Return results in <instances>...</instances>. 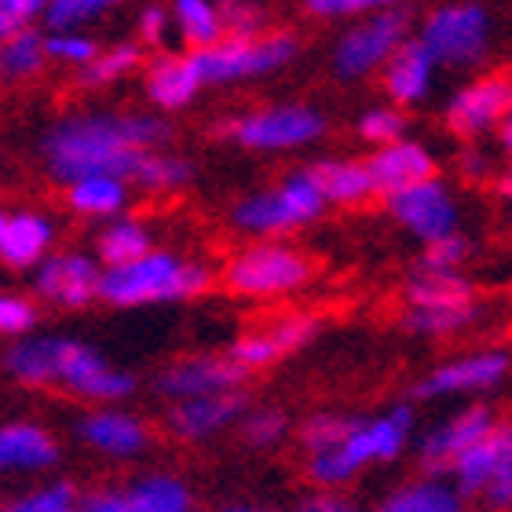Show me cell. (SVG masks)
I'll list each match as a JSON object with an SVG mask.
<instances>
[{
    "instance_id": "6da1fadb",
    "label": "cell",
    "mask_w": 512,
    "mask_h": 512,
    "mask_svg": "<svg viewBox=\"0 0 512 512\" xmlns=\"http://www.w3.org/2000/svg\"><path fill=\"white\" fill-rule=\"evenodd\" d=\"M161 143H169V125L158 118L85 114V118L59 121L44 139V154L63 183L103 172V176L139 183L143 191H172L191 180V165L172 154H161Z\"/></svg>"
},
{
    "instance_id": "7a4b0ae2",
    "label": "cell",
    "mask_w": 512,
    "mask_h": 512,
    "mask_svg": "<svg viewBox=\"0 0 512 512\" xmlns=\"http://www.w3.org/2000/svg\"><path fill=\"white\" fill-rule=\"evenodd\" d=\"M8 374L22 384H59L70 395L81 399H125L136 381L121 370L99 359L92 348L74 341H55V337H41V341H22L8 352Z\"/></svg>"
},
{
    "instance_id": "3957f363",
    "label": "cell",
    "mask_w": 512,
    "mask_h": 512,
    "mask_svg": "<svg viewBox=\"0 0 512 512\" xmlns=\"http://www.w3.org/2000/svg\"><path fill=\"white\" fill-rule=\"evenodd\" d=\"M205 286H209V271L172 253H143L128 264L107 267L99 275V297L118 304V308L187 300L198 297Z\"/></svg>"
},
{
    "instance_id": "277c9868",
    "label": "cell",
    "mask_w": 512,
    "mask_h": 512,
    "mask_svg": "<svg viewBox=\"0 0 512 512\" xmlns=\"http://www.w3.org/2000/svg\"><path fill=\"white\" fill-rule=\"evenodd\" d=\"M410 428H414V414L399 406L392 414L374 417V421H359L352 428V436L337 443L330 450H315L308 461V476L319 487L333 491L344 487L348 480H355L366 465L374 461H395L410 443Z\"/></svg>"
},
{
    "instance_id": "5b68a950",
    "label": "cell",
    "mask_w": 512,
    "mask_h": 512,
    "mask_svg": "<svg viewBox=\"0 0 512 512\" xmlns=\"http://www.w3.org/2000/svg\"><path fill=\"white\" fill-rule=\"evenodd\" d=\"M191 55L205 85H227V81L267 77L289 66L297 59V37H289V33H271V37L227 33L209 48H194Z\"/></svg>"
},
{
    "instance_id": "8992f818",
    "label": "cell",
    "mask_w": 512,
    "mask_h": 512,
    "mask_svg": "<svg viewBox=\"0 0 512 512\" xmlns=\"http://www.w3.org/2000/svg\"><path fill=\"white\" fill-rule=\"evenodd\" d=\"M417 41L436 66H476L491 44V19L476 0H450L428 11Z\"/></svg>"
},
{
    "instance_id": "52a82bcc",
    "label": "cell",
    "mask_w": 512,
    "mask_h": 512,
    "mask_svg": "<svg viewBox=\"0 0 512 512\" xmlns=\"http://www.w3.org/2000/svg\"><path fill=\"white\" fill-rule=\"evenodd\" d=\"M326 209V198L315 187L311 172H293L275 191L253 194L235 205V224L249 235H286L297 227L319 220Z\"/></svg>"
},
{
    "instance_id": "ba28073f",
    "label": "cell",
    "mask_w": 512,
    "mask_h": 512,
    "mask_svg": "<svg viewBox=\"0 0 512 512\" xmlns=\"http://www.w3.org/2000/svg\"><path fill=\"white\" fill-rule=\"evenodd\" d=\"M410 37V15L392 8H377L370 11L363 22H355L352 30L344 33L337 48H333V70L344 77V81H355V77H366L381 70L388 63V55L399 48V44Z\"/></svg>"
},
{
    "instance_id": "9c48e42d",
    "label": "cell",
    "mask_w": 512,
    "mask_h": 512,
    "mask_svg": "<svg viewBox=\"0 0 512 512\" xmlns=\"http://www.w3.org/2000/svg\"><path fill=\"white\" fill-rule=\"evenodd\" d=\"M322 132H326V121L311 107H267L224 125V136L249 150H297L315 143Z\"/></svg>"
},
{
    "instance_id": "30bf717a",
    "label": "cell",
    "mask_w": 512,
    "mask_h": 512,
    "mask_svg": "<svg viewBox=\"0 0 512 512\" xmlns=\"http://www.w3.org/2000/svg\"><path fill=\"white\" fill-rule=\"evenodd\" d=\"M311 278L308 256L286 246H253L227 264V286L242 297H278L293 293Z\"/></svg>"
},
{
    "instance_id": "8fae6325",
    "label": "cell",
    "mask_w": 512,
    "mask_h": 512,
    "mask_svg": "<svg viewBox=\"0 0 512 512\" xmlns=\"http://www.w3.org/2000/svg\"><path fill=\"white\" fill-rule=\"evenodd\" d=\"M384 198H388V209H392L395 220L421 242H432V238L458 231V202L447 191V183H439L436 176H425V180L399 187V191L384 194Z\"/></svg>"
},
{
    "instance_id": "7c38bea8",
    "label": "cell",
    "mask_w": 512,
    "mask_h": 512,
    "mask_svg": "<svg viewBox=\"0 0 512 512\" xmlns=\"http://www.w3.org/2000/svg\"><path fill=\"white\" fill-rule=\"evenodd\" d=\"M512 107V85L505 77H480L447 103V128L461 139H480L502 125Z\"/></svg>"
},
{
    "instance_id": "4fadbf2b",
    "label": "cell",
    "mask_w": 512,
    "mask_h": 512,
    "mask_svg": "<svg viewBox=\"0 0 512 512\" xmlns=\"http://www.w3.org/2000/svg\"><path fill=\"white\" fill-rule=\"evenodd\" d=\"M509 355L505 352H476L465 355L458 363H447L432 370L425 381L417 384L421 399H439V395H472V392H491L509 377Z\"/></svg>"
},
{
    "instance_id": "5bb4252c",
    "label": "cell",
    "mask_w": 512,
    "mask_h": 512,
    "mask_svg": "<svg viewBox=\"0 0 512 512\" xmlns=\"http://www.w3.org/2000/svg\"><path fill=\"white\" fill-rule=\"evenodd\" d=\"M246 366H238L231 355H198V359H183L169 366L158 377V392L169 399H194V395H213L238 388L246 381Z\"/></svg>"
},
{
    "instance_id": "9a60e30c",
    "label": "cell",
    "mask_w": 512,
    "mask_h": 512,
    "mask_svg": "<svg viewBox=\"0 0 512 512\" xmlns=\"http://www.w3.org/2000/svg\"><path fill=\"white\" fill-rule=\"evenodd\" d=\"M88 512H187L191 509V491L172 476H147L132 483L128 491H96L88 494Z\"/></svg>"
},
{
    "instance_id": "2e32d148",
    "label": "cell",
    "mask_w": 512,
    "mask_h": 512,
    "mask_svg": "<svg viewBox=\"0 0 512 512\" xmlns=\"http://www.w3.org/2000/svg\"><path fill=\"white\" fill-rule=\"evenodd\" d=\"M37 293L59 308H85L99 297V267L81 253L52 256L37 267Z\"/></svg>"
},
{
    "instance_id": "e0dca14e",
    "label": "cell",
    "mask_w": 512,
    "mask_h": 512,
    "mask_svg": "<svg viewBox=\"0 0 512 512\" xmlns=\"http://www.w3.org/2000/svg\"><path fill=\"white\" fill-rule=\"evenodd\" d=\"M491 425H494V414L487 406H469V410L454 414L450 421H443L439 428H432V432L421 439V465H425L428 476L450 472L454 458H458L469 443H476Z\"/></svg>"
},
{
    "instance_id": "ac0fdd59",
    "label": "cell",
    "mask_w": 512,
    "mask_h": 512,
    "mask_svg": "<svg viewBox=\"0 0 512 512\" xmlns=\"http://www.w3.org/2000/svg\"><path fill=\"white\" fill-rule=\"evenodd\" d=\"M246 410V395L227 388V392L213 395H194V399H176L169 425L180 439H209L216 432H224L227 425H235Z\"/></svg>"
},
{
    "instance_id": "d6986e66",
    "label": "cell",
    "mask_w": 512,
    "mask_h": 512,
    "mask_svg": "<svg viewBox=\"0 0 512 512\" xmlns=\"http://www.w3.org/2000/svg\"><path fill=\"white\" fill-rule=\"evenodd\" d=\"M370 169V180H374L377 194H392L399 187H410V183L425 180V176H436V158L428 154L425 143H414V139H392L370 154L366 161Z\"/></svg>"
},
{
    "instance_id": "ffe728a7",
    "label": "cell",
    "mask_w": 512,
    "mask_h": 512,
    "mask_svg": "<svg viewBox=\"0 0 512 512\" xmlns=\"http://www.w3.org/2000/svg\"><path fill=\"white\" fill-rule=\"evenodd\" d=\"M509 443H512V428L494 421L476 443H469V447L454 458L450 476H454V487H458L461 498H480L483 487L491 483L494 469H498V461L505 458Z\"/></svg>"
},
{
    "instance_id": "44dd1931",
    "label": "cell",
    "mask_w": 512,
    "mask_h": 512,
    "mask_svg": "<svg viewBox=\"0 0 512 512\" xmlns=\"http://www.w3.org/2000/svg\"><path fill=\"white\" fill-rule=\"evenodd\" d=\"M432 74H436V63H432V55L425 52V44L417 41V37H406V41L388 55V63H384V88H388L392 103L414 107V103H421V99L428 96Z\"/></svg>"
},
{
    "instance_id": "7402d4cb",
    "label": "cell",
    "mask_w": 512,
    "mask_h": 512,
    "mask_svg": "<svg viewBox=\"0 0 512 512\" xmlns=\"http://www.w3.org/2000/svg\"><path fill=\"white\" fill-rule=\"evenodd\" d=\"M202 85L205 81L198 74L194 55H161L147 74V92L154 99V107L161 110H183L198 96Z\"/></svg>"
},
{
    "instance_id": "603a6c76",
    "label": "cell",
    "mask_w": 512,
    "mask_h": 512,
    "mask_svg": "<svg viewBox=\"0 0 512 512\" xmlns=\"http://www.w3.org/2000/svg\"><path fill=\"white\" fill-rule=\"evenodd\" d=\"M81 439L88 447H96L99 454H114V458H132L147 447V428L132 414H118V410H99V414L81 421Z\"/></svg>"
},
{
    "instance_id": "cb8c5ba5",
    "label": "cell",
    "mask_w": 512,
    "mask_h": 512,
    "mask_svg": "<svg viewBox=\"0 0 512 512\" xmlns=\"http://www.w3.org/2000/svg\"><path fill=\"white\" fill-rule=\"evenodd\" d=\"M55 439L44 428L4 425L0 428V472H37L55 461Z\"/></svg>"
},
{
    "instance_id": "d4e9b609",
    "label": "cell",
    "mask_w": 512,
    "mask_h": 512,
    "mask_svg": "<svg viewBox=\"0 0 512 512\" xmlns=\"http://www.w3.org/2000/svg\"><path fill=\"white\" fill-rule=\"evenodd\" d=\"M48 242H52V227L44 216H8L0 227V260L8 267H33L44 256Z\"/></svg>"
},
{
    "instance_id": "484cf974",
    "label": "cell",
    "mask_w": 512,
    "mask_h": 512,
    "mask_svg": "<svg viewBox=\"0 0 512 512\" xmlns=\"http://www.w3.org/2000/svg\"><path fill=\"white\" fill-rule=\"evenodd\" d=\"M308 172L315 187L322 191V198L333 205H359L370 194H377L370 169H366L363 161H319Z\"/></svg>"
},
{
    "instance_id": "4316f807",
    "label": "cell",
    "mask_w": 512,
    "mask_h": 512,
    "mask_svg": "<svg viewBox=\"0 0 512 512\" xmlns=\"http://www.w3.org/2000/svg\"><path fill=\"white\" fill-rule=\"evenodd\" d=\"M66 202L85 216H110V213H121V209H125L128 191H125V180H118V176L92 172V176H77V180H70Z\"/></svg>"
},
{
    "instance_id": "83f0119b",
    "label": "cell",
    "mask_w": 512,
    "mask_h": 512,
    "mask_svg": "<svg viewBox=\"0 0 512 512\" xmlns=\"http://www.w3.org/2000/svg\"><path fill=\"white\" fill-rule=\"evenodd\" d=\"M44 63H48L44 37L33 33L30 26L0 37V81H26V77L41 74Z\"/></svg>"
},
{
    "instance_id": "f1b7e54d",
    "label": "cell",
    "mask_w": 512,
    "mask_h": 512,
    "mask_svg": "<svg viewBox=\"0 0 512 512\" xmlns=\"http://www.w3.org/2000/svg\"><path fill=\"white\" fill-rule=\"evenodd\" d=\"M465 498L458 494L454 483L443 480H421L410 483V487H399V491L388 494L384 512H461L465 509Z\"/></svg>"
},
{
    "instance_id": "f546056e",
    "label": "cell",
    "mask_w": 512,
    "mask_h": 512,
    "mask_svg": "<svg viewBox=\"0 0 512 512\" xmlns=\"http://www.w3.org/2000/svg\"><path fill=\"white\" fill-rule=\"evenodd\" d=\"M172 22L191 48H209L224 37V19L213 0H172Z\"/></svg>"
},
{
    "instance_id": "4dcf8cb0",
    "label": "cell",
    "mask_w": 512,
    "mask_h": 512,
    "mask_svg": "<svg viewBox=\"0 0 512 512\" xmlns=\"http://www.w3.org/2000/svg\"><path fill=\"white\" fill-rule=\"evenodd\" d=\"M406 300L410 304H472V286L458 271H417L406 282Z\"/></svg>"
},
{
    "instance_id": "1f68e13d",
    "label": "cell",
    "mask_w": 512,
    "mask_h": 512,
    "mask_svg": "<svg viewBox=\"0 0 512 512\" xmlns=\"http://www.w3.org/2000/svg\"><path fill=\"white\" fill-rule=\"evenodd\" d=\"M476 319V304H410L403 326L421 337H447Z\"/></svg>"
},
{
    "instance_id": "d6a6232c",
    "label": "cell",
    "mask_w": 512,
    "mask_h": 512,
    "mask_svg": "<svg viewBox=\"0 0 512 512\" xmlns=\"http://www.w3.org/2000/svg\"><path fill=\"white\" fill-rule=\"evenodd\" d=\"M143 253H150V235L147 227L132 224V220H121V224H114L110 231L99 235V256H103L107 267L128 264V260H136Z\"/></svg>"
},
{
    "instance_id": "836d02e7",
    "label": "cell",
    "mask_w": 512,
    "mask_h": 512,
    "mask_svg": "<svg viewBox=\"0 0 512 512\" xmlns=\"http://www.w3.org/2000/svg\"><path fill=\"white\" fill-rule=\"evenodd\" d=\"M136 66H139L136 44H118V48L96 52V59H88V63L81 66V81H85L88 88H99V85H110V81L132 74Z\"/></svg>"
},
{
    "instance_id": "e575fe53",
    "label": "cell",
    "mask_w": 512,
    "mask_h": 512,
    "mask_svg": "<svg viewBox=\"0 0 512 512\" xmlns=\"http://www.w3.org/2000/svg\"><path fill=\"white\" fill-rule=\"evenodd\" d=\"M359 421H363V417L319 414L300 428V443L308 447V454H315V450H330V447H337V443H344V439L352 436V428L359 425Z\"/></svg>"
},
{
    "instance_id": "d590c367",
    "label": "cell",
    "mask_w": 512,
    "mask_h": 512,
    "mask_svg": "<svg viewBox=\"0 0 512 512\" xmlns=\"http://www.w3.org/2000/svg\"><path fill=\"white\" fill-rule=\"evenodd\" d=\"M359 136L370 143V147H384L392 139L406 136V114L399 107H370L359 118Z\"/></svg>"
},
{
    "instance_id": "8d00e7d4",
    "label": "cell",
    "mask_w": 512,
    "mask_h": 512,
    "mask_svg": "<svg viewBox=\"0 0 512 512\" xmlns=\"http://www.w3.org/2000/svg\"><path fill=\"white\" fill-rule=\"evenodd\" d=\"M465 256H469V238L458 235V231H450V235L425 242L421 267H425V271H458V267L465 264Z\"/></svg>"
},
{
    "instance_id": "74e56055",
    "label": "cell",
    "mask_w": 512,
    "mask_h": 512,
    "mask_svg": "<svg viewBox=\"0 0 512 512\" xmlns=\"http://www.w3.org/2000/svg\"><path fill=\"white\" fill-rule=\"evenodd\" d=\"M44 48H48V59H59V63H70V66H85L99 52L92 37L74 30H52V37H44Z\"/></svg>"
},
{
    "instance_id": "f35d334b",
    "label": "cell",
    "mask_w": 512,
    "mask_h": 512,
    "mask_svg": "<svg viewBox=\"0 0 512 512\" xmlns=\"http://www.w3.org/2000/svg\"><path fill=\"white\" fill-rule=\"evenodd\" d=\"M286 414L282 410H256V414H249L246 421H242V436H246L249 447H275L278 439L286 436Z\"/></svg>"
},
{
    "instance_id": "ab89813d",
    "label": "cell",
    "mask_w": 512,
    "mask_h": 512,
    "mask_svg": "<svg viewBox=\"0 0 512 512\" xmlns=\"http://www.w3.org/2000/svg\"><path fill=\"white\" fill-rule=\"evenodd\" d=\"M231 359L246 370H260V366H271L275 359H282V348H278L275 333H253V337H242V341L231 348Z\"/></svg>"
},
{
    "instance_id": "60d3db41",
    "label": "cell",
    "mask_w": 512,
    "mask_h": 512,
    "mask_svg": "<svg viewBox=\"0 0 512 512\" xmlns=\"http://www.w3.org/2000/svg\"><path fill=\"white\" fill-rule=\"evenodd\" d=\"M392 4H406V0H304V8L319 19H348V15H366Z\"/></svg>"
},
{
    "instance_id": "b9f144b4",
    "label": "cell",
    "mask_w": 512,
    "mask_h": 512,
    "mask_svg": "<svg viewBox=\"0 0 512 512\" xmlns=\"http://www.w3.org/2000/svg\"><path fill=\"white\" fill-rule=\"evenodd\" d=\"M77 505V491L66 487V483H55V487H44V491L26 494L15 509L19 512H70Z\"/></svg>"
},
{
    "instance_id": "7bdbcfd3",
    "label": "cell",
    "mask_w": 512,
    "mask_h": 512,
    "mask_svg": "<svg viewBox=\"0 0 512 512\" xmlns=\"http://www.w3.org/2000/svg\"><path fill=\"white\" fill-rule=\"evenodd\" d=\"M37 322V311H33L30 300L22 297H4L0 293V337H19Z\"/></svg>"
},
{
    "instance_id": "ee69618b",
    "label": "cell",
    "mask_w": 512,
    "mask_h": 512,
    "mask_svg": "<svg viewBox=\"0 0 512 512\" xmlns=\"http://www.w3.org/2000/svg\"><path fill=\"white\" fill-rule=\"evenodd\" d=\"M315 330H319V322L308 319V315H293V319H282L271 326V333H275L278 348H282V355L297 352V348H304V344L315 337Z\"/></svg>"
},
{
    "instance_id": "f6af8a7d",
    "label": "cell",
    "mask_w": 512,
    "mask_h": 512,
    "mask_svg": "<svg viewBox=\"0 0 512 512\" xmlns=\"http://www.w3.org/2000/svg\"><path fill=\"white\" fill-rule=\"evenodd\" d=\"M48 0H0V37L15 30H26L37 15L44 11Z\"/></svg>"
},
{
    "instance_id": "bcb514c9",
    "label": "cell",
    "mask_w": 512,
    "mask_h": 512,
    "mask_svg": "<svg viewBox=\"0 0 512 512\" xmlns=\"http://www.w3.org/2000/svg\"><path fill=\"white\" fill-rule=\"evenodd\" d=\"M220 19H224V33H242V37H249V33L260 30L264 15H260L253 4H246V0H224Z\"/></svg>"
},
{
    "instance_id": "7dc6e473",
    "label": "cell",
    "mask_w": 512,
    "mask_h": 512,
    "mask_svg": "<svg viewBox=\"0 0 512 512\" xmlns=\"http://www.w3.org/2000/svg\"><path fill=\"white\" fill-rule=\"evenodd\" d=\"M480 498H487L494 509H509L512 505V443H509V450H505V458L498 461V469H494L491 483L483 487Z\"/></svg>"
},
{
    "instance_id": "c3c4849f",
    "label": "cell",
    "mask_w": 512,
    "mask_h": 512,
    "mask_svg": "<svg viewBox=\"0 0 512 512\" xmlns=\"http://www.w3.org/2000/svg\"><path fill=\"white\" fill-rule=\"evenodd\" d=\"M139 37H143V44H165V37H169V11L158 8V4L143 8V15H139Z\"/></svg>"
},
{
    "instance_id": "681fc988",
    "label": "cell",
    "mask_w": 512,
    "mask_h": 512,
    "mask_svg": "<svg viewBox=\"0 0 512 512\" xmlns=\"http://www.w3.org/2000/svg\"><path fill=\"white\" fill-rule=\"evenodd\" d=\"M458 169L465 172V176H469L472 183H476V180H483V176L491 172V161L483 158L480 150H465V154L458 158Z\"/></svg>"
},
{
    "instance_id": "f907efd6",
    "label": "cell",
    "mask_w": 512,
    "mask_h": 512,
    "mask_svg": "<svg viewBox=\"0 0 512 512\" xmlns=\"http://www.w3.org/2000/svg\"><path fill=\"white\" fill-rule=\"evenodd\" d=\"M304 509H315V512H341L348 509V502H341L337 494H319V498H308Z\"/></svg>"
},
{
    "instance_id": "816d5d0a",
    "label": "cell",
    "mask_w": 512,
    "mask_h": 512,
    "mask_svg": "<svg viewBox=\"0 0 512 512\" xmlns=\"http://www.w3.org/2000/svg\"><path fill=\"white\" fill-rule=\"evenodd\" d=\"M77 4H81V8L88 11V15H92V19H96L99 11H107V8H114V4H118V0H77Z\"/></svg>"
},
{
    "instance_id": "f5cc1de1",
    "label": "cell",
    "mask_w": 512,
    "mask_h": 512,
    "mask_svg": "<svg viewBox=\"0 0 512 512\" xmlns=\"http://www.w3.org/2000/svg\"><path fill=\"white\" fill-rule=\"evenodd\" d=\"M498 132H502V147L512 154V107H509V114L502 118V125H498Z\"/></svg>"
},
{
    "instance_id": "db71d44e",
    "label": "cell",
    "mask_w": 512,
    "mask_h": 512,
    "mask_svg": "<svg viewBox=\"0 0 512 512\" xmlns=\"http://www.w3.org/2000/svg\"><path fill=\"white\" fill-rule=\"evenodd\" d=\"M498 191H502L505 198H509V202H512V165H509V172H505V176H502V183H498Z\"/></svg>"
},
{
    "instance_id": "11a10c76",
    "label": "cell",
    "mask_w": 512,
    "mask_h": 512,
    "mask_svg": "<svg viewBox=\"0 0 512 512\" xmlns=\"http://www.w3.org/2000/svg\"><path fill=\"white\" fill-rule=\"evenodd\" d=\"M4 220H8V216H4V213H0V227H4Z\"/></svg>"
}]
</instances>
